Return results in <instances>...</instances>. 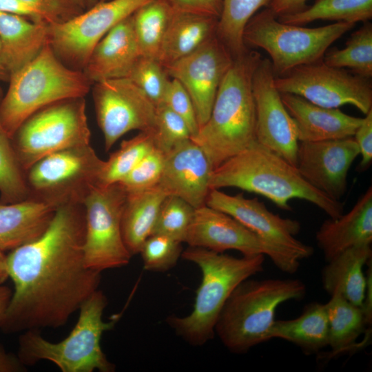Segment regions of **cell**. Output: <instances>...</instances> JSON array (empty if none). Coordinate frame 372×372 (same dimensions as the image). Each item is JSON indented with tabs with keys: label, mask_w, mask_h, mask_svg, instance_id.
<instances>
[{
	"label": "cell",
	"mask_w": 372,
	"mask_h": 372,
	"mask_svg": "<svg viewBox=\"0 0 372 372\" xmlns=\"http://www.w3.org/2000/svg\"><path fill=\"white\" fill-rule=\"evenodd\" d=\"M218 20L174 10L161 47L160 63L165 67L194 52L216 34Z\"/></svg>",
	"instance_id": "cell-27"
},
{
	"label": "cell",
	"mask_w": 372,
	"mask_h": 372,
	"mask_svg": "<svg viewBox=\"0 0 372 372\" xmlns=\"http://www.w3.org/2000/svg\"><path fill=\"white\" fill-rule=\"evenodd\" d=\"M75 8L82 12L85 8H90L95 4L106 0H68Z\"/></svg>",
	"instance_id": "cell-50"
},
{
	"label": "cell",
	"mask_w": 372,
	"mask_h": 372,
	"mask_svg": "<svg viewBox=\"0 0 372 372\" xmlns=\"http://www.w3.org/2000/svg\"><path fill=\"white\" fill-rule=\"evenodd\" d=\"M85 231L83 205L64 204L40 237L7 255L14 291L3 332L60 327L98 289L101 272L85 265Z\"/></svg>",
	"instance_id": "cell-1"
},
{
	"label": "cell",
	"mask_w": 372,
	"mask_h": 372,
	"mask_svg": "<svg viewBox=\"0 0 372 372\" xmlns=\"http://www.w3.org/2000/svg\"><path fill=\"white\" fill-rule=\"evenodd\" d=\"M270 340L280 338L297 345L304 353H318L328 346L329 322L325 304L311 302L296 318L275 320Z\"/></svg>",
	"instance_id": "cell-29"
},
{
	"label": "cell",
	"mask_w": 372,
	"mask_h": 372,
	"mask_svg": "<svg viewBox=\"0 0 372 372\" xmlns=\"http://www.w3.org/2000/svg\"><path fill=\"white\" fill-rule=\"evenodd\" d=\"M371 18L372 0H316L300 11L278 17L282 23L300 25L317 20L355 24Z\"/></svg>",
	"instance_id": "cell-32"
},
{
	"label": "cell",
	"mask_w": 372,
	"mask_h": 372,
	"mask_svg": "<svg viewBox=\"0 0 372 372\" xmlns=\"http://www.w3.org/2000/svg\"><path fill=\"white\" fill-rule=\"evenodd\" d=\"M272 0H222V10L218 20L216 35L235 59L248 48L243 33L250 19Z\"/></svg>",
	"instance_id": "cell-33"
},
{
	"label": "cell",
	"mask_w": 372,
	"mask_h": 372,
	"mask_svg": "<svg viewBox=\"0 0 372 372\" xmlns=\"http://www.w3.org/2000/svg\"><path fill=\"white\" fill-rule=\"evenodd\" d=\"M140 56L131 15L96 45L83 72L92 83L127 78Z\"/></svg>",
	"instance_id": "cell-22"
},
{
	"label": "cell",
	"mask_w": 372,
	"mask_h": 372,
	"mask_svg": "<svg viewBox=\"0 0 372 372\" xmlns=\"http://www.w3.org/2000/svg\"><path fill=\"white\" fill-rule=\"evenodd\" d=\"M28 197L25 172L19 163L12 138L0 125V202L17 203Z\"/></svg>",
	"instance_id": "cell-36"
},
{
	"label": "cell",
	"mask_w": 372,
	"mask_h": 372,
	"mask_svg": "<svg viewBox=\"0 0 372 372\" xmlns=\"http://www.w3.org/2000/svg\"><path fill=\"white\" fill-rule=\"evenodd\" d=\"M104 163L90 144L44 156L25 172L29 198L59 207L81 203L99 185Z\"/></svg>",
	"instance_id": "cell-10"
},
{
	"label": "cell",
	"mask_w": 372,
	"mask_h": 372,
	"mask_svg": "<svg viewBox=\"0 0 372 372\" xmlns=\"http://www.w3.org/2000/svg\"><path fill=\"white\" fill-rule=\"evenodd\" d=\"M274 82L281 94L298 95L322 107L351 105L364 115L372 109L371 79L329 66L322 60L296 67L276 76Z\"/></svg>",
	"instance_id": "cell-13"
},
{
	"label": "cell",
	"mask_w": 372,
	"mask_h": 372,
	"mask_svg": "<svg viewBox=\"0 0 372 372\" xmlns=\"http://www.w3.org/2000/svg\"><path fill=\"white\" fill-rule=\"evenodd\" d=\"M262 57L247 50L235 58L217 91L209 117L191 139L213 168L256 141L253 76Z\"/></svg>",
	"instance_id": "cell-3"
},
{
	"label": "cell",
	"mask_w": 372,
	"mask_h": 372,
	"mask_svg": "<svg viewBox=\"0 0 372 372\" xmlns=\"http://www.w3.org/2000/svg\"><path fill=\"white\" fill-rule=\"evenodd\" d=\"M12 291L7 286L0 285V327L8 308Z\"/></svg>",
	"instance_id": "cell-48"
},
{
	"label": "cell",
	"mask_w": 372,
	"mask_h": 372,
	"mask_svg": "<svg viewBox=\"0 0 372 372\" xmlns=\"http://www.w3.org/2000/svg\"><path fill=\"white\" fill-rule=\"evenodd\" d=\"M174 12L165 0H152L132 14L141 56L158 60Z\"/></svg>",
	"instance_id": "cell-31"
},
{
	"label": "cell",
	"mask_w": 372,
	"mask_h": 372,
	"mask_svg": "<svg viewBox=\"0 0 372 372\" xmlns=\"http://www.w3.org/2000/svg\"><path fill=\"white\" fill-rule=\"evenodd\" d=\"M127 78L137 85L156 107L163 103L169 79L158 60L140 56Z\"/></svg>",
	"instance_id": "cell-39"
},
{
	"label": "cell",
	"mask_w": 372,
	"mask_h": 372,
	"mask_svg": "<svg viewBox=\"0 0 372 372\" xmlns=\"http://www.w3.org/2000/svg\"><path fill=\"white\" fill-rule=\"evenodd\" d=\"M153 132H141L134 137L122 141L118 149L104 161L99 185L121 182L154 147Z\"/></svg>",
	"instance_id": "cell-35"
},
{
	"label": "cell",
	"mask_w": 372,
	"mask_h": 372,
	"mask_svg": "<svg viewBox=\"0 0 372 372\" xmlns=\"http://www.w3.org/2000/svg\"><path fill=\"white\" fill-rule=\"evenodd\" d=\"M48 39V23L0 12V59L9 76L34 59Z\"/></svg>",
	"instance_id": "cell-25"
},
{
	"label": "cell",
	"mask_w": 372,
	"mask_h": 372,
	"mask_svg": "<svg viewBox=\"0 0 372 372\" xmlns=\"http://www.w3.org/2000/svg\"><path fill=\"white\" fill-rule=\"evenodd\" d=\"M307 0H272L268 8L277 16L280 17L300 11L307 6Z\"/></svg>",
	"instance_id": "cell-46"
},
{
	"label": "cell",
	"mask_w": 372,
	"mask_h": 372,
	"mask_svg": "<svg viewBox=\"0 0 372 372\" xmlns=\"http://www.w3.org/2000/svg\"><path fill=\"white\" fill-rule=\"evenodd\" d=\"M360 155L354 138L300 142L296 167L311 185L340 201L347 187L348 172Z\"/></svg>",
	"instance_id": "cell-19"
},
{
	"label": "cell",
	"mask_w": 372,
	"mask_h": 372,
	"mask_svg": "<svg viewBox=\"0 0 372 372\" xmlns=\"http://www.w3.org/2000/svg\"><path fill=\"white\" fill-rule=\"evenodd\" d=\"M9 76V87L0 101V125L11 138L37 111L61 100L84 97L92 84L83 71L62 63L48 42Z\"/></svg>",
	"instance_id": "cell-7"
},
{
	"label": "cell",
	"mask_w": 372,
	"mask_h": 372,
	"mask_svg": "<svg viewBox=\"0 0 372 372\" xmlns=\"http://www.w3.org/2000/svg\"><path fill=\"white\" fill-rule=\"evenodd\" d=\"M57 207L29 198L12 203L0 202V249L12 251L40 237Z\"/></svg>",
	"instance_id": "cell-24"
},
{
	"label": "cell",
	"mask_w": 372,
	"mask_h": 372,
	"mask_svg": "<svg viewBox=\"0 0 372 372\" xmlns=\"http://www.w3.org/2000/svg\"><path fill=\"white\" fill-rule=\"evenodd\" d=\"M151 1L99 2L66 21L48 24V42L62 63L83 71L100 40L116 25Z\"/></svg>",
	"instance_id": "cell-14"
},
{
	"label": "cell",
	"mask_w": 372,
	"mask_h": 372,
	"mask_svg": "<svg viewBox=\"0 0 372 372\" xmlns=\"http://www.w3.org/2000/svg\"><path fill=\"white\" fill-rule=\"evenodd\" d=\"M1 99H0V101H1Z\"/></svg>",
	"instance_id": "cell-54"
},
{
	"label": "cell",
	"mask_w": 372,
	"mask_h": 372,
	"mask_svg": "<svg viewBox=\"0 0 372 372\" xmlns=\"http://www.w3.org/2000/svg\"><path fill=\"white\" fill-rule=\"evenodd\" d=\"M181 257L196 265L202 273L192 311L170 316L166 321L176 334L193 346H201L215 335L222 309L243 280L263 271L265 255L235 257L200 247H189Z\"/></svg>",
	"instance_id": "cell-4"
},
{
	"label": "cell",
	"mask_w": 372,
	"mask_h": 372,
	"mask_svg": "<svg viewBox=\"0 0 372 372\" xmlns=\"http://www.w3.org/2000/svg\"><path fill=\"white\" fill-rule=\"evenodd\" d=\"M163 103L186 122L192 136L198 132L199 126L193 102L185 87L178 80L169 79Z\"/></svg>",
	"instance_id": "cell-43"
},
{
	"label": "cell",
	"mask_w": 372,
	"mask_h": 372,
	"mask_svg": "<svg viewBox=\"0 0 372 372\" xmlns=\"http://www.w3.org/2000/svg\"><path fill=\"white\" fill-rule=\"evenodd\" d=\"M153 136L155 147L165 154L192 134L186 122L163 103L156 107Z\"/></svg>",
	"instance_id": "cell-41"
},
{
	"label": "cell",
	"mask_w": 372,
	"mask_h": 372,
	"mask_svg": "<svg viewBox=\"0 0 372 372\" xmlns=\"http://www.w3.org/2000/svg\"><path fill=\"white\" fill-rule=\"evenodd\" d=\"M175 11L187 12L219 18L222 0H165Z\"/></svg>",
	"instance_id": "cell-45"
},
{
	"label": "cell",
	"mask_w": 372,
	"mask_h": 372,
	"mask_svg": "<svg viewBox=\"0 0 372 372\" xmlns=\"http://www.w3.org/2000/svg\"><path fill=\"white\" fill-rule=\"evenodd\" d=\"M269 59H261L252 80L256 141L296 167L299 141L295 123L275 85Z\"/></svg>",
	"instance_id": "cell-16"
},
{
	"label": "cell",
	"mask_w": 372,
	"mask_h": 372,
	"mask_svg": "<svg viewBox=\"0 0 372 372\" xmlns=\"http://www.w3.org/2000/svg\"><path fill=\"white\" fill-rule=\"evenodd\" d=\"M234 59L216 34L189 55L165 66L168 76L178 80L191 97L199 128L208 120L218 87Z\"/></svg>",
	"instance_id": "cell-17"
},
{
	"label": "cell",
	"mask_w": 372,
	"mask_h": 372,
	"mask_svg": "<svg viewBox=\"0 0 372 372\" xmlns=\"http://www.w3.org/2000/svg\"><path fill=\"white\" fill-rule=\"evenodd\" d=\"M9 278L7 255L0 249V285Z\"/></svg>",
	"instance_id": "cell-49"
},
{
	"label": "cell",
	"mask_w": 372,
	"mask_h": 372,
	"mask_svg": "<svg viewBox=\"0 0 372 372\" xmlns=\"http://www.w3.org/2000/svg\"><path fill=\"white\" fill-rule=\"evenodd\" d=\"M127 192L119 183L97 185L83 202L87 267L102 271L127 265L132 258L123 237L121 220Z\"/></svg>",
	"instance_id": "cell-11"
},
{
	"label": "cell",
	"mask_w": 372,
	"mask_h": 372,
	"mask_svg": "<svg viewBox=\"0 0 372 372\" xmlns=\"http://www.w3.org/2000/svg\"><path fill=\"white\" fill-rule=\"evenodd\" d=\"M25 370V366L17 355L8 353L0 344V372H21Z\"/></svg>",
	"instance_id": "cell-47"
},
{
	"label": "cell",
	"mask_w": 372,
	"mask_h": 372,
	"mask_svg": "<svg viewBox=\"0 0 372 372\" xmlns=\"http://www.w3.org/2000/svg\"><path fill=\"white\" fill-rule=\"evenodd\" d=\"M371 245L349 248L327 261L322 271V282L330 295L340 293L352 304L362 307L367 288L364 267L371 260Z\"/></svg>",
	"instance_id": "cell-26"
},
{
	"label": "cell",
	"mask_w": 372,
	"mask_h": 372,
	"mask_svg": "<svg viewBox=\"0 0 372 372\" xmlns=\"http://www.w3.org/2000/svg\"><path fill=\"white\" fill-rule=\"evenodd\" d=\"M281 98L295 123L299 142L353 136L363 119L345 114L338 108L313 104L298 95L284 93Z\"/></svg>",
	"instance_id": "cell-21"
},
{
	"label": "cell",
	"mask_w": 372,
	"mask_h": 372,
	"mask_svg": "<svg viewBox=\"0 0 372 372\" xmlns=\"http://www.w3.org/2000/svg\"><path fill=\"white\" fill-rule=\"evenodd\" d=\"M167 195L158 186L127 192L121 227L125 244L132 254H139L152 235L162 202Z\"/></svg>",
	"instance_id": "cell-28"
},
{
	"label": "cell",
	"mask_w": 372,
	"mask_h": 372,
	"mask_svg": "<svg viewBox=\"0 0 372 372\" xmlns=\"http://www.w3.org/2000/svg\"><path fill=\"white\" fill-rule=\"evenodd\" d=\"M355 24L335 22L317 28L280 21L267 7L256 13L243 33L245 45L261 48L271 59L276 76L292 69L322 60L329 46Z\"/></svg>",
	"instance_id": "cell-8"
},
{
	"label": "cell",
	"mask_w": 372,
	"mask_h": 372,
	"mask_svg": "<svg viewBox=\"0 0 372 372\" xmlns=\"http://www.w3.org/2000/svg\"><path fill=\"white\" fill-rule=\"evenodd\" d=\"M12 141L25 172L50 154L90 144L84 97L61 100L37 111L20 125Z\"/></svg>",
	"instance_id": "cell-9"
},
{
	"label": "cell",
	"mask_w": 372,
	"mask_h": 372,
	"mask_svg": "<svg viewBox=\"0 0 372 372\" xmlns=\"http://www.w3.org/2000/svg\"><path fill=\"white\" fill-rule=\"evenodd\" d=\"M27 1H40V0H27Z\"/></svg>",
	"instance_id": "cell-52"
},
{
	"label": "cell",
	"mask_w": 372,
	"mask_h": 372,
	"mask_svg": "<svg viewBox=\"0 0 372 372\" xmlns=\"http://www.w3.org/2000/svg\"><path fill=\"white\" fill-rule=\"evenodd\" d=\"M195 208L180 197L167 195L161 203L152 234L184 242Z\"/></svg>",
	"instance_id": "cell-38"
},
{
	"label": "cell",
	"mask_w": 372,
	"mask_h": 372,
	"mask_svg": "<svg viewBox=\"0 0 372 372\" xmlns=\"http://www.w3.org/2000/svg\"><path fill=\"white\" fill-rule=\"evenodd\" d=\"M213 169L203 150L189 138L165 154L158 185L167 195L180 197L196 209L205 205Z\"/></svg>",
	"instance_id": "cell-20"
},
{
	"label": "cell",
	"mask_w": 372,
	"mask_h": 372,
	"mask_svg": "<svg viewBox=\"0 0 372 372\" xmlns=\"http://www.w3.org/2000/svg\"><path fill=\"white\" fill-rule=\"evenodd\" d=\"M0 48H1V44H0Z\"/></svg>",
	"instance_id": "cell-53"
},
{
	"label": "cell",
	"mask_w": 372,
	"mask_h": 372,
	"mask_svg": "<svg viewBox=\"0 0 372 372\" xmlns=\"http://www.w3.org/2000/svg\"><path fill=\"white\" fill-rule=\"evenodd\" d=\"M361 155L360 168H367L372 161V109L365 114L353 136Z\"/></svg>",
	"instance_id": "cell-44"
},
{
	"label": "cell",
	"mask_w": 372,
	"mask_h": 372,
	"mask_svg": "<svg viewBox=\"0 0 372 372\" xmlns=\"http://www.w3.org/2000/svg\"><path fill=\"white\" fill-rule=\"evenodd\" d=\"M316 239L326 262L349 248L371 245L372 187L368 188L347 214L324 220Z\"/></svg>",
	"instance_id": "cell-23"
},
{
	"label": "cell",
	"mask_w": 372,
	"mask_h": 372,
	"mask_svg": "<svg viewBox=\"0 0 372 372\" xmlns=\"http://www.w3.org/2000/svg\"><path fill=\"white\" fill-rule=\"evenodd\" d=\"M327 65L349 68L351 72L371 79L372 76V24L369 21L353 32L342 49L327 51L322 58Z\"/></svg>",
	"instance_id": "cell-34"
},
{
	"label": "cell",
	"mask_w": 372,
	"mask_h": 372,
	"mask_svg": "<svg viewBox=\"0 0 372 372\" xmlns=\"http://www.w3.org/2000/svg\"><path fill=\"white\" fill-rule=\"evenodd\" d=\"M306 286L298 279L247 278L231 292L215 327L223 344L231 352L244 353L269 340L277 308L300 300Z\"/></svg>",
	"instance_id": "cell-5"
},
{
	"label": "cell",
	"mask_w": 372,
	"mask_h": 372,
	"mask_svg": "<svg viewBox=\"0 0 372 372\" xmlns=\"http://www.w3.org/2000/svg\"><path fill=\"white\" fill-rule=\"evenodd\" d=\"M205 204L232 216L271 247L280 256L285 273L296 272L300 261L313 253L312 247L295 237L300 230L298 220L272 213L257 198L211 189Z\"/></svg>",
	"instance_id": "cell-12"
},
{
	"label": "cell",
	"mask_w": 372,
	"mask_h": 372,
	"mask_svg": "<svg viewBox=\"0 0 372 372\" xmlns=\"http://www.w3.org/2000/svg\"><path fill=\"white\" fill-rule=\"evenodd\" d=\"M165 154L155 147L118 183L126 192L147 189L158 185Z\"/></svg>",
	"instance_id": "cell-42"
},
{
	"label": "cell",
	"mask_w": 372,
	"mask_h": 372,
	"mask_svg": "<svg viewBox=\"0 0 372 372\" xmlns=\"http://www.w3.org/2000/svg\"><path fill=\"white\" fill-rule=\"evenodd\" d=\"M329 322V358L356 348L358 338L371 324L372 312L356 306L340 293L325 303Z\"/></svg>",
	"instance_id": "cell-30"
},
{
	"label": "cell",
	"mask_w": 372,
	"mask_h": 372,
	"mask_svg": "<svg viewBox=\"0 0 372 372\" xmlns=\"http://www.w3.org/2000/svg\"><path fill=\"white\" fill-rule=\"evenodd\" d=\"M107 304L104 293L97 289L79 308L75 327L63 340L52 342L39 329L23 332L19 338L17 357L25 366L47 360L62 372H113L115 365L103 353L101 346L103 333L112 329L118 317L110 322L103 320Z\"/></svg>",
	"instance_id": "cell-6"
},
{
	"label": "cell",
	"mask_w": 372,
	"mask_h": 372,
	"mask_svg": "<svg viewBox=\"0 0 372 372\" xmlns=\"http://www.w3.org/2000/svg\"><path fill=\"white\" fill-rule=\"evenodd\" d=\"M7 74L9 75L8 71L3 66V63H1V61L0 59V79H3L5 77Z\"/></svg>",
	"instance_id": "cell-51"
},
{
	"label": "cell",
	"mask_w": 372,
	"mask_h": 372,
	"mask_svg": "<svg viewBox=\"0 0 372 372\" xmlns=\"http://www.w3.org/2000/svg\"><path fill=\"white\" fill-rule=\"evenodd\" d=\"M181 242L162 234H152L143 244L139 254L144 269L165 272L173 268L183 253Z\"/></svg>",
	"instance_id": "cell-40"
},
{
	"label": "cell",
	"mask_w": 372,
	"mask_h": 372,
	"mask_svg": "<svg viewBox=\"0 0 372 372\" xmlns=\"http://www.w3.org/2000/svg\"><path fill=\"white\" fill-rule=\"evenodd\" d=\"M94 84L96 116L106 151L130 131L154 132L156 107L131 80L112 79Z\"/></svg>",
	"instance_id": "cell-15"
},
{
	"label": "cell",
	"mask_w": 372,
	"mask_h": 372,
	"mask_svg": "<svg viewBox=\"0 0 372 372\" xmlns=\"http://www.w3.org/2000/svg\"><path fill=\"white\" fill-rule=\"evenodd\" d=\"M184 242L218 253L236 250L246 256L266 255L283 269L280 256L271 247L232 216L206 204L195 209Z\"/></svg>",
	"instance_id": "cell-18"
},
{
	"label": "cell",
	"mask_w": 372,
	"mask_h": 372,
	"mask_svg": "<svg viewBox=\"0 0 372 372\" xmlns=\"http://www.w3.org/2000/svg\"><path fill=\"white\" fill-rule=\"evenodd\" d=\"M209 187H236L262 195L280 209L289 211L291 199L307 200L331 218L343 214L344 205L318 190L285 159L256 141L214 168Z\"/></svg>",
	"instance_id": "cell-2"
},
{
	"label": "cell",
	"mask_w": 372,
	"mask_h": 372,
	"mask_svg": "<svg viewBox=\"0 0 372 372\" xmlns=\"http://www.w3.org/2000/svg\"><path fill=\"white\" fill-rule=\"evenodd\" d=\"M0 12L30 17L48 24L63 22L82 12L68 0H0Z\"/></svg>",
	"instance_id": "cell-37"
}]
</instances>
